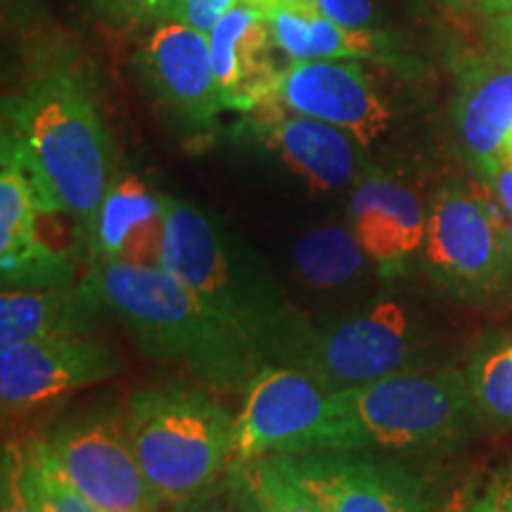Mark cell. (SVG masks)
Masks as SVG:
<instances>
[{"label": "cell", "instance_id": "cell-1", "mask_svg": "<svg viewBox=\"0 0 512 512\" xmlns=\"http://www.w3.org/2000/svg\"><path fill=\"white\" fill-rule=\"evenodd\" d=\"M159 266L252 342L268 363L297 366L316 335L254 252L209 211L169 195Z\"/></svg>", "mask_w": 512, "mask_h": 512}, {"label": "cell", "instance_id": "cell-2", "mask_svg": "<svg viewBox=\"0 0 512 512\" xmlns=\"http://www.w3.org/2000/svg\"><path fill=\"white\" fill-rule=\"evenodd\" d=\"M3 150L24 166L41 214L69 216L91 240L112 181V140L86 83L50 72L10 105Z\"/></svg>", "mask_w": 512, "mask_h": 512}, {"label": "cell", "instance_id": "cell-3", "mask_svg": "<svg viewBox=\"0 0 512 512\" xmlns=\"http://www.w3.org/2000/svg\"><path fill=\"white\" fill-rule=\"evenodd\" d=\"M93 278L107 309L157 361L176 363L221 394H245L264 356L162 266L95 261Z\"/></svg>", "mask_w": 512, "mask_h": 512}, {"label": "cell", "instance_id": "cell-4", "mask_svg": "<svg viewBox=\"0 0 512 512\" xmlns=\"http://www.w3.org/2000/svg\"><path fill=\"white\" fill-rule=\"evenodd\" d=\"M121 418L147 482L169 508L209 494L233 463L235 415L204 389H140Z\"/></svg>", "mask_w": 512, "mask_h": 512}, {"label": "cell", "instance_id": "cell-5", "mask_svg": "<svg viewBox=\"0 0 512 512\" xmlns=\"http://www.w3.org/2000/svg\"><path fill=\"white\" fill-rule=\"evenodd\" d=\"M337 451L427 453L458 444L477 420L467 375L413 368L335 389Z\"/></svg>", "mask_w": 512, "mask_h": 512}, {"label": "cell", "instance_id": "cell-6", "mask_svg": "<svg viewBox=\"0 0 512 512\" xmlns=\"http://www.w3.org/2000/svg\"><path fill=\"white\" fill-rule=\"evenodd\" d=\"M339 448L335 389L304 370L268 363L252 377L235 415L238 458H278Z\"/></svg>", "mask_w": 512, "mask_h": 512}, {"label": "cell", "instance_id": "cell-7", "mask_svg": "<svg viewBox=\"0 0 512 512\" xmlns=\"http://www.w3.org/2000/svg\"><path fill=\"white\" fill-rule=\"evenodd\" d=\"M427 264L451 292L491 299L512 283V238L482 188L446 183L430 204L425 233Z\"/></svg>", "mask_w": 512, "mask_h": 512}, {"label": "cell", "instance_id": "cell-8", "mask_svg": "<svg viewBox=\"0 0 512 512\" xmlns=\"http://www.w3.org/2000/svg\"><path fill=\"white\" fill-rule=\"evenodd\" d=\"M81 498L100 512H157L162 498L147 482L124 418L110 411L81 413L31 446Z\"/></svg>", "mask_w": 512, "mask_h": 512}, {"label": "cell", "instance_id": "cell-9", "mask_svg": "<svg viewBox=\"0 0 512 512\" xmlns=\"http://www.w3.org/2000/svg\"><path fill=\"white\" fill-rule=\"evenodd\" d=\"M413 318L396 299H377L361 313L316 330L297 366L328 389H349L420 368Z\"/></svg>", "mask_w": 512, "mask_h": 512}, {"label": "cell", "instance_id": "cell-10", "mask_svg": "<svg viewBox=\"0 0 512 512\" xmlns=\"http://www.w3.org/2000/svg\"><path fill=\"white\" fill-rule=\"evenodd\" d=\"M325 512H432L425 475L373 451H313L273 458Z\"/></svg>", "mask_w": 512, "mask_h": 512}, {"label": "cell", "instance_id": "cell-11", "mask_svg": "<svg viewBox=\"0 0 512 512\" xmlns=\"http://www.w3.org/2000/svg\"><path fill=\"white\" fill-rule=\"evenodd\" d=\"M145 91L181 128L202 133L221 110L211 69L209 36L178 19H164L136 55Z\"/></svg>", "mask_w": 512, "mask_h": 512}, {"label": "cell", "instance_id": "cell-12", "mask_svg": "<svg viewBox=\"0 0 512 512\" xmlns=\"http://www.w3.org/2000/svg\"><path fill=\"white\" fill-rule=\"evenodd\" d=\"M273 100L304 117L342 128L363 150L377 143L394 119L380 88L356 60L287 64L275 83Z\"/></svg>", "mask_w": 512, "mask_h": 512}, {"label": "cell", "instance_id": "cell-13", "mask_svg": "<svg viewBox=\"0 0 512 512\" xmlns=\"http://www.w3.org/2000/svg\"><path fill=\"white\" fill-rule=\"evenodd\" d=\"M121 370L114 351L91 335L48 337L0 347V401L5 411H27Z\"/></svg>", "mask_w": 512, "mask_h": 512}, {"label": "cell", "instance_id": "cell-14", "mask_svg": "<svg viewBox=\"0 0 512 512\" xmlns=\"http://www.w3.org/2000/svg\"><path fill=\"white\" fill-rule=\"evenodd\" d=\"M247 114L252 136L313 195L339 192L361 178L363 145L342 128L287 110L273 98Z\"/></svg>", "mask_w": 512, "mask_h": 512}, {"label": "cell", "instance_id": "cell-15", "mask_svg": "<svg viewBox=\"0 0 512 512\" xmlns=\"http://www.w3.org/2000/svg\"><path fill=\"white\" fill-rule=\"evenodd\" d=\"M351 228L384 275L401 273L425 245L427 214L418 190L384 174H363L349 202Z\"/></svg>", "mask_w": 512, "mask_h": 512}, {"label": "cell", "instance_id": "cell-16", "mask_svg": "<svg viewBox=\"0 0 512 512\" xmlns=\"http://www.w3.org/2000/svg\"><path fill=\"white\" fill-rule=\"evenodd\" d=\"M211 69L226 110L252 112L271 100L283 69L278 67L275 36L266 15L235 5L209 31Z\"/></svg>", "mask_w": 512, "mask_h": 512}, {"label": "cell", "instance_id": "cell-17", "mask_svg": "<svg viewBox=\"0 0 512 512\" xmlns=\"http://www.w3.org/2000/svg\"><path fill=\"white\" fill-rule=\"evenodd\" d=\"M41 209L34 185L12 152L0 166V271L3 287H50L72 283V266L41 238Z\"/></svg>", "mask_w": 512, "mask_h": 512}, {"label": "cell", "instance_id": "cell-18", "mask_svg": "<svg viewBox=\"0 0 512 512\" xmlns=\"http://www.w3.org/2000/svg\"><path fill=\"white\" fill-rule=\"evenodd\" d=\"M107 309L91 275L81 285L3 287L0 347L48 337L91 335Z\"/></svg>", "mask_w": 512, "mask_h": 512}, {"label": "cell", "instance_id": "cell-19", "mask_svg": "<svg viewBox=\"0 0 512 512\" xmlns=\"http://www.w3.org/2000/svg\"><path fill=\"white\" fill-rule=\"evenodd\" d=\"M166 195L136 174L117 178L107 190L91 233V259L159 266L164 240Z\"/></svg>", "mask_w": 512, "mask_h": 512}, {"label": "cell", "instance_id": "cell-20", "mask_svg": "<svg viewBox=\"0 0 512 512\" xmlns=\"http://www.w3.org/2000/svg\"><path fill=\"white\" fill-rule=\"evenodd\" d=\"M458 131L477 171L505 157L512 131V67L477 64L463 74L456 107Z\"/></svg>", "mask_w": 512, "mask_h": 512}, {"label": "cell", "instance_id": "cell-21", "mask_svg": "<svg viewBox=\"0 0 512 512\" xmlns=\"http://www.w3.org/2000/svg\"><path fill=\"white\" fill-rule=\"evenodd\" d=\"M275 46L292 62L306 60H377L387 41L368 29H347L325 17L316 5L285 8L268 17Z\"/></svg>", "mask_w": 512, "mask_h": 512}, {"label": "cell", "instance_id": "cell-22", "mask_svg": "<svg viewBox=\"0 0 512 512\" xmlns=\"http://www.w3.org/2000/svg\"><path fill=\"white\" fill-rule=\"evenodd\" d=\"M368 254L354 228L323 226L309 230L292 247L294 278L311 290H337L363 273Z\"/></svg>", "mask_w": 512, "mask_h": 512}, {"label": "cell", "instance_id": "cell-23", "mask_svg": "<svg viewBox=\"0 0 512 512\" xmlns=\"http://www.w3.org/2000/svg\"><path fill=\"white\" fill-rule=\"evenodd\" d=\"M223 486L240 512H325L273 458L233 460Z\"/></svg>", "mask_w": 512, "mask_h": 512}, {"label": "cell", "instance_id": "cell-24", "mask_svg": "<svg viewBox=\"0 0 512 512\" xmlns=\"http://www.w3.org/2000/svg\"><path fill=\"white\" fill-rule=\"evenodd\" d=\"M467 384L479 413L512 425V344L479 356L467 373Z\"/></svg>", "mask_w": 512, "mask_h": 512}, {"label": "cell", "instance_id": "cell-25", "mask_svg": "<svg viewBox=\"0 0 512 512\" xmlns=\"http://www.w3.org/2000/svg\"><path fill=\"white\" fill-rule=\"evenodd\" d=\"M0 512H48L34 477L31 448L8 441L0 467Z\"/></svg>", "mask_w": 512, "mask_h": 512}, {"label": "cell", "instance_id": "cell-26", "mask_svg": "<svg viewBox=\"0 0 512 512\" xmlns=\"http://www.w3.org/2000/svg\"><path fill=\"white\" fill-rule=\"evenodd\" d=\"M31 460H34V477L38 494L46 503L48 512H100L93 508L86 498H81L57 472L50 467L46 460L38 458L36 451L31 448Z\"/></svg>", "mask_w": 512, "mask_h": 512}, {"label": "cell", "instance_id": "cell-27", "mask_svg": "<svg viewBox=\"0 0 512 512\" xmlns=\"http://www.w3.org/2000/svg\"><path fill=\"white\" fill-rule=\"evenodd\" d=\"M479 176H482L479 188L484 190L486 200L491 202L503 228L512 238V159L501 157L498 162L479 169Z\"/></svg>", "mask_w": 512, "mask_h": 512}, {"label": "cell", "instance_id": "cell-28", "mask_svg": "<svg viewBox=\"0 0 512 512\" xmlns=\"http://www.w3.org/2000/svg\"><path fill=\"white\" fill-rule=\"evenodd\" d=\"M102 12L119 22H164L174 19L176 0H95Z\"/></svg>", "mask_w": 512, "mask_h": 512}, {"label": "cell", "instance_id": "cell-29", "mask_svg": "<svg viewBox=\"0 0 512 512\" xmlns=\"http://www.w3.org/2000/svg\"><path fill=\"white\" fill-rule=\"evenodd\" d=\"M233 8L235 0H176L174 19L209 34Z\"/></svg>", "mask_w": 512, "mask_h": 512}, {"label": "cell", "instance_id": "cell-30", "mask_svg": "<svg viewBox=\"0 0 512 512\" xmlns=\"http://www.w3.org/2000/svg\"><path fill=\"white\" fill-rule=\"evenodd\" d=\"M332 22L347 29H368L375 22L373 0H311Z\"/></svg>", "mask_w": 512, "mask_h": 512}, {"label": "cell", "instance_id": "cell-31", "mask_svg": "<svg viewBox=\"0 0 512 512\" xmlns=\"http://www.w3.org/2000/svg\"><path fill=\"white\" fill-rule=\"evenodd\" d=\"M472 512H512V463L494 472L482 486Z\"/></svg>", "mask_w": 512, "mask_h": 512}, {"label": "cell", "instance_id": "cell-32", "mask_svg": "<svg viewBox=\"0 0 512 512\" xmlns=\"http://www.w3.org/2000/svg\"><path fill=\"white\" fill-rule=\"evenodd\" d=\"M479 494H482V482L479 477H465L458 486H453L444 498H439L432 512H472Z\"/></svg>", "mask_w": 512, "mask_h": 512}, {"label": "cell", "instance_id": "cell-33", "mask_svg": "<svg viewBox=\"0 0 512 512\" xmlns=\"http://www.w3.org/2000/svg\"><path fill=\"white\" fill-rule=\"evenodd\" d=\"M169 512H240V510L235 508L233 501H230L226 486L221 482L216 489H211L209 494H204L200 498H195V501H188L183 505H174V508H169Z\"/></svg>", "mask_w": 512, "mask_h": 512}, {"label": "cell", "instance_id": "cell-34", "mask_svg": "<svg viewBox=\"0 0 512 512\" xmlns=\"http://www.w3.org/2000/svg\"><path fill=\"white\" fill-rule=\"evenodd\" d=\"M489 38L496 60L512 67V12L496 15L494 22H491Z\"/></svg>", "mask_w": 512, "mask_h": 512}, {"label": "cell", "instance_id": "cell-35", "mask_svg": "<svg viewBox=\"0 0 512 512\" xmlns=\"http://www.w3.org/2000/svg\"><path fill=\"white\" fill-rule=\"evenodd\" d=\"M238 3L240 5H247V8H252L256 12H261V15L271 17L278 10L302 8V5H309L311 0H238Z\"/></svg>", "mask_w": 512, "mask_h": 512}, {"label": "cell", "instance_id": "cell-36", "mask_svg": "<svg viewBox=\"0 0 512 512\" xmlns=\"http://www.w3.org/2000/svg\"><path fill=\"white\" fill-rule=\"evenodd\" d=\"M484 8L494 15H505V12H512V0H489L484 3Z\"/></svg>", "mask_w": 512, "mask_h": 512}, {"label": "cell", "instance_id": "cell-37", "mask_svg": "<svg viewBox=\"0 0 512 512\" xmlns=\"http://www.w3.org/2000/svg\"><path fill=\"white\" fill-rule=\"evenodd\" d=\"M505 157L512 159V131H510V136H508V143H505Z\"/></svg>", "mask_w": 512, "mask_h": 512}, {"label": "cell", "instance_id": "cell-38", "mask_svg": "<svg viewBox=\"0 0 512 512\" xmlns=\"http://www.w3.org/2000/svg\"><path fill=\"white\" fill-rule=\"evenodd\" d=\"M484 3H489V0H482V5H484Z\"/></svg>", "mask_w": 512, "mask_h": 512}, {"label": "cell", "instance_id": "cell-39", "mask_svg": "<svg viewBox=\"0 0 512 512\" xmlns=\"http://www.w3.org/2000/svg\"><path fill=\"white\" fill-rule=\"evenodd\" d=\"M467 3H470V0H467Z\"/></svg>", "mask_w": 512, "mask_h": 512}]
</instances>
